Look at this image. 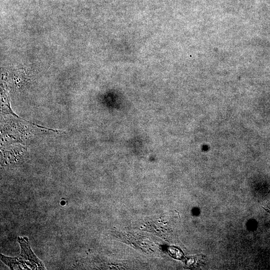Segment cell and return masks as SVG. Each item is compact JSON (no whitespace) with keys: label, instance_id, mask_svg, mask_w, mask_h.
I'll return each instance as SVG.
<instances>
[{"label":"cell","instance_id":"obj_1","mask_svg":"<svg viewBox=\"0 0 270 270\" xmlns=\"http://www.w3.org/2000/svg\"><path fill=\"white\" fill-rule=\"evenodd\" d=\"M18 240L21 248L20 255L17 257L10 258L1 254L2 261L11 270H13L16 266H18V269L44 270L42 262L31 250L28 238L26 237H18Z\"/></svg>","mask_w":270,"mask_h":270}]
</instances>
